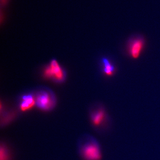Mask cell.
Masks as SVG:
<instances>
[{"label": "cell", "instance_id": "1", "mask_svg": "<svg viewBox=\"0 0 160 160\" xmlns=\"http://www.w3.org/2000/svg\"><path fill=\"white\" fill-rule=\"evenodd\" d=\"M78 151L83 160H101L102 153L97 140L89 134H84L79 138Z\"/></svg>", "mask_w": 160, "mask_h": 160}, {"label": "cell", "instance_id": "2", "mask_svg": "<svg viewBox=\"0 0 160 160\" xmlns=\"http://www.w3.org/2000/svg\"><path fill=\"white\" fill-rule=\"evenodd\" d=\"M89 120L92 127L97 131H104L110 126L109 118L102 106H97L91 109Z\"/></svg>", "mask_w": 160, "mask_h": 160}, {"label": "cell", "instance_id": "3", "mask_svg": "<svg viewBox=\"0 0 160 160\" xmlns=\"http://www.w3.org/2000/svg\"><path fill=\"white\" fill-rule=\"evenodd\" d=\"M145 46V40L142 37L137 36L132 38L127 44V49L129 56L136 59L142 54Z\"/></svg>", "mask_w": 160, "mask_h": 160}, {"label": "cell", "instance_id": "4", "mask_svg": "<svg viewBox=\"0 0 160 160\" xmlns=\"http://www.w3.org/2000/svg\"><path fill=\"white\" fill-rule=\"evenodd\" d=\"M36 105L42 110L49 111L54 107L55 100L52 94L46 91L39 92L35 98Z\"/></svg>", "mask_w": 160, "mask_h": 160}, {"label": "cell", "instance_id": "5", "mask_svg": "<svg viewBox=\"0 0 160 160\" xmlns=\"http://www.w3.org/2000/svg\"><path fill=\"white\" fill-rule=\"evenodd\" d=\"M45 75L47 77L52 78L58 81H62L65 77L62 69L55 60H52L50 66L46 68Z\"/></svg>", "mask_w": 160, "mask_h": 160}, {"label": "cell", "instance_id": "6", "mask_svg": "<svg viewBox=\"0 0 160 160\" xmlns=\"http://www.w3.org/2000/svg\"><path fill=\"white\" fill-rule=\"evenodd\" d=\"M36 104L35 98L30 94L26 95L22 98L20 104V108L22 111H26L31 109Z\"/></svg>", "mask_w": 160, "mask_h": 160}, {"label": "cell", "instance_id": "7", "mask_svg": "<svg viewBox=\"0 0 160 160\" xmlns=\"http://www.w3.org/2000/svg\"><path fill=\"white\" fill-rule=\"evenodd\" d=\"M103 71L104 74L107 77L112 76L116 71L114 65L107 58H103L102 60Z\"/></svg>", "mask_w": 160, "mask_h": 160}, {"label": "cell", "instance_id": "8", "mask_svg": "<svg viewBox=\"0 0 160 160\" xmlns=\"http://www.w3.org/2000/svg\"><path fill=\"white\" fill-rule=\"evenodd\" d=\"M9 152L6 147L1 145V160H9Z\"/></svg>", "mask_w": 160, "mask_h": 160}]
</instances>
